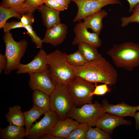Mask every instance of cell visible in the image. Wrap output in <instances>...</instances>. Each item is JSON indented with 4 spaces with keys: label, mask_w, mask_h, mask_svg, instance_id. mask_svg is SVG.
I'll use <instances>...</instances> for the list:
<instances>
[{
    "label": "cell",
    "mask_w": 139,
    "mask_h": 139,
    "mask_svg": "<svg viewBox=\"0 0 139 139\" xmlns=\"http://www.w3.org/2000/svg\"><path fill=\"white\" fill-rule=\"evenodd\" d=\"M89 126L86 123H79L66 139H86Z\"/></svg>",
    "instance_id": "obj_26"
},
{
    "label": "cell",
    "mask_w": 139,
    "mask_h": 139,
    "mask_svg": "<svg viewBox=\"0 0 139 139\" xmlns=\"http://www.w3.org/2000/svg\"><path fill=\"white\" fill-rule=\"evenodd\" d=\"M47 7L58 11H62L67 9L59 4L55 0H46L44 3Z\"/></svg>",
    "instance_id": "obj_34"
},
{
    "label": "cell",
    "mask_w": 139,
    "mask_h": 139,
    "mask_svg": "<svg viewBox=\"0 0 139 139\" xmlns=\"http://www.w3.org/2000/svg\"><path fill=\"white\" fill-rule=\"evenodd\" d=\"M134 117L135 121L136 129L139 130V111L135 113Z\"/></svg>",
    "instance_id": "obj_40"
},
{
    "label": "cell",
    "mask_w": 139,
    "mask_h": 139,
    "mask_svg": "<svg viewBox=\"0 0 139 139\" xmlns=\"http://www.w3.org/2000/svg\"><path fill=\"white\" fill-rule=\"evenodd\" d=\"M38 9L41 14L43 24L47 28L60 23V11L51 9L44 4Z\"/></svg>",
    "instance_id": "obj_18"
},
{
    "label": "cell",
    "mask_w": 139,
    "mask_h": 139,
    "mask_svg": "<svg viewBox=\"0 0 139 139\" xmlns=\"http://www.w3.org/2000/svg\"><path fill=\"white\" fill-rule=\"evenodd\" d=\"M5 116L9 124L21 127L25 125L23 113L19 105L10 107L8 112Z\"/></svg>",
    "instance_id": "obj_20"
},
{
    "label": "cell",
    "mask_w": 139,
    "mask_h": 139,
    "mask_svg": "<svg viewBox=\"0 0 139 139\" xmlns=\"http://www.w3.org/2000/svg\"><path fill=\"white\" fill-rule=\"evenodd\" d=\"M129 5V11L130 12H132L135 6L139 3V0H126Z\"/></svg>",
    "instance_id": "obj_37"
},
{
    "label": "cell",
    "mask_w": 139,
    "mask_h": 139,
    "mask_svg": "<svg viewBox=\"0 0 139 139\" xmlns=\"http://www.w3.org/2000/svg\"><path fill=\"white\" fill-rule=\"evenodd\" d=\"M42 139H63L62 138L53 135L48 134L41 137Z\"/></svg>",
    "instance_id": "obj_39"
},
{
    "label": "cell",
    "mask_w": 139,
    "mask_h": 139,
    "mask_svg": "<svg viewBox=\"0 0 139 139\" xmlns=\"http://www.w3.org/2000/svg\"><path fill=\"white\" fill-rule=\"evenodd\" d=\"M24 28L27 30V33L31 38L32 41L35 44L36 47L38 48H41L43 43L42 39L38 36L33 30L31 25L25 26Z\"/></svg>",
    "instance_id": "obj_31"
},
{
    "label": "cell",
    "mask_w": 139,
    "mask_h": 139,
    "mask_svg": "<svg viewBox=\"0 0 139 139\" xmlns=\"http://www.w3.org/2000/svg\"><path fill=\"white\" fill-rule=\"evenodd\" d=\"M102 104L96 101L94 103H86L80 107L74 106L70 118L79 123H85L89 126H95L100 118L105 113Z\"/></svg>",
    "instance_id": "obj_6"
},
{
    "label": "cell",
    "mask_w": 139,
    "mask_h": 139,
    "mask_svg": "<svg viewBox=\"0 0 139 139\" xmlns=\"http://www.w3.org/2000/svg\"><path fill=\"white\" fill-rule=\"evenodd\" d=\"M79 124L77 121L70 118L64 119H60L48 134L63 139H66Z\"/></svg>",
    "instance_id": "obj_16"
},
{
    "label": "cell",
    "mask_w": 139,
    "mask_h": 139,
    "mask_svg": "<svg viewBox=\"0 0 139 139\" xmlns=\"http://www.w3.org/2000/svg\"><path fill=\"white\" fill-rule=\"evenodd\" d=\"M72 66L75 76L93 84L102 83L112 85L115 84L117 81V71L102 56L82 66Z\"/></svg>",
    "instance_id": "obj_1"
},
{
    "label": "cell",
    "mask_w": 139,
    "mask_h": 139,
    "mask_svg": "<svg viewBox=\"0 0 139 139\" xmlns=\"http://www.w3.org/2000/svg\"><path fill=\"white\" fill-rule=\"evenodd\" d=\"M22 15L19 10L13 7L5 8L0 7V28H3L9 19L15 17L20 19Z\"/></svg>",
    "instance_id": "obj_24"
},
{
    "label": "cell",
    "mask_w": 139,
    "mask_h": 139,
    "mask_svg": "<svg viewBox=\"0 0 139 139\" xmlns=\"http://www.w3.org/2000/svg\"><path fill=\"white\" fill-rule=\"evenodd\" d=\"M115 66L132 71L139 66V45L127 42L115 44L107 51Z\"/></svg>",
    "instance_id": "obj_2"
},
{
    "label": "cell",
    "mask_w": 139,
    "mask_h": 139,
    "mask_svg": "<svg viewBox=\"0 0 139 139\" xmlns=\"http://www.w3.org/2000/svg\"><path fill=\"white\" fill-rule=\"evenodd\" d=\"M102 104L105 112L123 118L127 116L134 117L137 110L136 107L131 106L123 102L116 105L110 104L106 99L103 100Z\"/></svg>",
    "instance_id": "obj_15"
},
{
    "label": "cell",
    "mask_w": 139,
    "mask_h": 139,
    "mask_svg": "<svg viewBox=\"0 0 139 139\" xmlns=\"http://www.w3.org/2000/svg\"><path fill=\"white\" fill-rule=\"evenodd\" d=\"M46 0H27L24 3L20 14L22 15L28 13H33Z\"/></svg>",
    "instance_id": "obj_28"
},
{
    "label": "cell",
    "mask_w": 139,
    "mask_h": 139,
    "mask_svg": "<svg viewBox=\"0 0 139 139\" xmlns=\"http://www.w3.org/2000/svg\"><path fill=\"white\" fill-rule=\"evenodd\" d=\"M108 15L106 11L102 10L85 17L83 22L87 29H90L93 32L100 34L103 27V20Z\"/></svg>",
    "instance_id": "obj_17"
},
{
    "label": "cell",
    "mask_w": 139,
    "mask_h": 139,
    "mask_svg": "<svg viewBox=\"0 0 139 139\" xmlns=\"http://www.w3.org/2000/svg\"><path fill=\"white\" fill-rule=\"evenodd\" d=\"M29 75V85L31 89L33 91H42L50 95L55 89L56 85L48 69L41 72Z\"/></svg>",
    "instance_id": "obj_10"
},
{
    "label": "cell",
    "mask_w": 139,
    "mask_h": 139,
    "mask_svg": "<svg viewBox=\"0 0 139 139\" xmlns=\"http://www.w3.org/2000/svg\"><path fill=\"white\" fill-rule=\"evenodd\" d=\"M32 13H28L22 14L20 19V21L25 26L31 25L34 21Z\"/></svg>",
    "instance_id": "obj_35"
},
{
    "label": "cell",
    "mask_w": 139,
    "mask_h": 139,
    "mask_svg": "<svg viewBox=\"0 0 139 139\" xmlns=\"http://www.w3.org/2000/svg\"><path fill=\"white\" fill-rule=\"evenodd\" d=\"M50 110L56 113L60 119L70 118V112L75 106L68 85L58 84L49 95Z\"/></svg>",
    "instance_id": "obj_5"
},
{
    "label": "cell",
    "mask_w": 139,
    "mask_h": 139,
    "mask_svg": "<svg viewBox=\"0 0 139 139\" xmlns=\"http://www.w3.org/2000/svg\"><path fill=\"white\" fill-rule=\"evenodd\" d=\"M3 39L5 46V55L7 61L4 73L8 74L16 70L20 63L21 59L26 52L28 43L25 39L18 42L15 41L10 32H5Z\"/></svg>",
    "instance_id": "obj_4"
},
{
    "label": "cell",
    "mask_w": 139,
    "mask_h": 139,
    "mask_svg": "<svg viewBox=\"0 0 139 139\" xmlns=\"http://www.w3.org/2000/svg\"><path fill=\"white\" fill-rule=\"evenodd\" d=\"M108 84H103L97 85V84H95L94 89L91 94V95H103L110 91Z\"/></svg>",
    "instance_id": "obj_32"
},
{
    "label": "cell",
    "mask_w": 139,
    "mask_h": 139,
    "mask_svg": "<svg viewBox=\"0 0 139 139\" xmlns=\"http://www.w3.org/2000/svg\"><path fill=\"white\" fill-rule=\"evenodd\" d=\"M43 118L33 124L27 137L29 139H38L48 134L57 121L60 119L55 112L50 110L45 112Z\"/></svg>",
    "instance_id": "obj_9"
},
{
    "label": "cell",
    "mask_w": 139,
    "mask_h": 139,
    "mask_svg": "<svg viewBox=\"0 0 139 139\" xmlns=\"http://www.w3.org/2000/svg\"><path fill=\"white\" fill-rule=\"evenodd\" d=\"M131 124V121L105 112L98 120L95 126L110 135L112 134L113 130L117 127L122 125H129Z\"/></svg>",
    "instance_id": "obj_14"
},
{
    "label": "cell",
    "mask_w": 139,
    "mask_h": 139,
    "mask_svg": "<svg viewBox=\"0 0 139 139\" xmlns=\"http://www.w3.org/2000/svg\"><path fill=\"white\" fill-rule=\"evenodd\" d=\"M76 5L77 14L73 22H80L85 17L101 10L109 5L121 4L119 0H71Z\"/></svg>",
    "instance_id": "obj_8"
},
{
    "label": "cell",
    "mask_w": 139,
    "mask_h": 139,
    "mask_svg": "<svg viewBox=\"0 0 139 139\" xmlns=\"http://www.w3.org/2000/svg\"><path fill=\"white\" fill-rule=\"evenodd\" d=\"M68 27L65 24L60 22L47 28L42 39L43 43H48L56 46L61 44L66 38Z\"/></svg>",
    "instance_id": "obj_13"
},
{
    "label": "cell",
    "mask_w": 139,
    "mask_h": 139,
    "mask_svg": "<svg viewBox=\"0 0 139 139\" xmlns=\"http://www.w3.org/2000/svg\"><path fill=\"white\" fill-rule=\"evenodd\" d=\"M136 109H137V110H139V105L138 106H137L136 107Z\"/></svg>",
    "instance_id": "obj_41"
},
{
    "label": "cell",
    "mask_w": 139,
    "mask_h": 139,
    "mask_svg": "<svg viewBox=\"0 0 139 139\" xmlns=\"http://www.w3.org/2000/svg\"><path fill=\"white\" fill-rule=\"evenodd\" d=\"M62 6L68 8L71 0H55Z\"/></svg>",
    "instance_id": "obj_38"
},
{
    "label": "cell",
    "mask_w": 139,
    "mask_h": 139,
    "mask_svg": "<svg viewBox=\"0 0 139 139\" xmlns=\"http://www.w3.org/2000/svg\"><path fill=\"white\" fill-rule=\"evenodd\" d=\"M25 26L20 21H13L6 23L3 28L5 32H10L11 30L13 29L24 28Z\"/></svg>",
    "instance_id": "obj_33"
},
{
    "label": "cell",
    "mask_w": 139,
    "mask_h": 139,
    "mask_svg": "<svg viewBox=\"0 0 139 139\" xmlns=\"http://www.w3.org/2000/svg\"><path fill=\"white\" fill-rule=\"evenodd\" d=\"M26 0H2L0 6L7 8L13 7L16 8L19 10L21 14V12L24 3Z\"/></svg>",
    "instance_id": "obj_30"
},
{
    "label": "cell",
    "mask_w": 139,
    "mask_h": 139,
    "mask_svg": "<svg viewBox=\"0 0 139 139\" xmlns=\"http://www.w3.org/2000/svg\"><path fill=\"white\" fill-rule=\"evenodd\" d=\"M48 54L41 48L33 60L25 64L20 63L16 69L17 74H30L43 72L48 70Z\"/></svg>",
    "instance_id": "obj_11"
},
{
    "label": "cell",
    "mask_w": 139,
    "mask_h": 139,
    "mask_svg": "<svg viewBox=\"0 0 139 139\" xmlns=\"http://www.w3.org/2000/svg\"><path fill=\"white\" fill-rule=\"evenodd\" d=\"M7 61L6 57L4 55L0 54V73L5 69L7 65Z\"/></svg>",
    "instance_id": "obj_36"
},
{
    "label": "cell",
    "mask_w": 139,
    "mask_h": 139,
    "mask_svg": "<svg viewBox=\"0 0 139 139\" xmlns=\"http://www.w3.org/2000/svg\"><path fill=\"white\" fill-rule=\"evenodd\" d=\"M83 22H79L74 28L75 37L72 42L73 45H78L82 43H86L97 48L100 47L102 42L99 34L90 32Z\"/></svg>",
    "instance_id": "obj_12"
},
{
    "label": "cell",
    "mask_w": 139,
    "mask_h": 139,
    "mask_svg": "<svg viewBox=\"0 0 139 139\" xmlns=\"http://www.w3.org/2000/svg\"><path fill=\"white\" fill-rule=\"evenodd\" d=\"M132 12V14L131 15L121 18V27H125L128 24L133 23H139V3L135 6Z\"/></svg>",
    "instance_id": "obj_29"
},
{
    "label": "cell",
    "mask_w": 139,
    "mask_h": 139,
    "mask_svg": "<svg viewBox=\"0 0 139 139\" xmlns=\"http://www.w3.org/2000/svg\"><path fill=\"white\" fill-rule=\"evenodd\" d=\"M32 100L34 106L45 113L50 110V96L43 92L34 91Z\"/></svg>",
    "instance_id": "obj_21"
},
{
    "label": "cell",
    "mask_w": 139,
    "mask_h": 139,
    "mask_svg": "<svg viewBox=\"0 0 139 139\" xmlns=\"http://www.w3.org/2000/svg\"><path fill=\"white\" fill-rule=\"evenodd\" d=\"M63 55L66 60L72 66H81L88 62L78 50L70 54L64 53Z\"/></svg>",
    "instance_id": "obj_25"
},
{
    "label": "cell",
    "mask_w": 139,
    "mask_h": 139,
    "mask_svg": "<svg viewBox=\"0 0 139 139\" xmlns=\"http://www.w3.org/2000/svg\"><path fill=\"white\" fill-rule=\"evenodd\" d=\"M78 46V50L88 62L95 60L102 56L96 47L84 43L80 44Z\"/></svg>",
    "instance_id": "obj_23"
},
{
    "label": "cell",
    "mask_w": 139,
    "mask_h": 139,
    "mask_svg": "<svg viewBox=\"0 0 139 139\" xmlns=\"http://www.w3.org/2000/svg\"><path fill=\"white\" fill-rule=\"evenodd\" d=\"M45 113L44 111L34 106L29 110L23 112L26 127L25 136L27 137L28 135L34 122Z\"/></svg>",
    "instance_id": "obj_22"
},
{
    "label": "cell",
    "mask_w": 139,
    "mask_h": 139,
    "mask_svg": "<svg viewBox=\"0 0 139 139\" xmlns=\"http://www.w3.org/2000/svg\"><path fill=\"white\" fill-rule=\"evenodd\" d=\"M68 86L75 106L92 103L93 96L91 95V94L95 87L93 83L75 76Z\"/></svg>",
    "instance_id": "obj_7"
},
{
    "label": "cell",
    "mask_w": 139,
    "mask_h": 139,
    "mask_svg": "<svg viewBox=\"0 0 139 139\" xmlns=\"http://www.w3.org/2000/svg\"><path fill=\"white\" fill-rule=\"evenodd\" d=\"M110 134L100 128L96 127L93 128L89 126L86 136V139H110Z\"/></svg>",
    "instance_id": "obj_27"
},
{
    "label": "cell",
    "mask_w": 139,
    "mask_h": 139,
    "mask_svg": "<svg viewBox=\"0 0 139 139\" xmlns=\"http://www.w3.org/2000/svg\"><path fill=\"white\" fill-rule=\"evenodd\" d=\"M47 65L48 72L56 85H68L75 77L72 66L59 50L48 54Z\"/></svg>",
    "instance_id": "obj_3"
},
{
    "label": "cell",
    "mask_w": 139,
    "mask_h": 139,
    "mask_svg": "<svg viewBox=\"0 0 139 139\" xmlns=\"http://www.w3.org/2000/svg\"><path fill=\"white\" fill-rule=\"evenodd\" d=\"M25 132L24 127L11 124L0 129L1 137L3 139H22L25 136Z\"/></svg>",
    "instance_id": "obj_19"
}]
</instances>
